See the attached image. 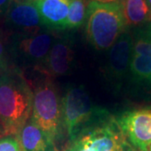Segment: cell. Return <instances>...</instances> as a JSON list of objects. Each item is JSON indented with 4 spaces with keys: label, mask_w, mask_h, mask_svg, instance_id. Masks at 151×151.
Listing matches in <instances>:
<instances>
[{
    "label": "cell",
    "mask_w": 151,
    "mask_h": 151,
    "mask_svg": "<svg viewBox=\"0 0 151 151\" xmlns=\"http://www.w3.org/2000/svg\"><path fill=\"white\" fill-rule=\"evenodd\" d=\"M44 26L50 30H64L70 0H33Z\"/></svg>",
    "instance_id": "7c38bea8"
},
{
    "label": "cell",
    "mask_w": 151,
    "mask_h": 151,
    "mask_svg": "<svg viewBox=\"0 0 151 151\" xmlns=\"http://www.w3.org/2000/svg\"><path fill=\"white\" fill-rule=\"evenodd\" d=\"M33 91L17 70L0 75V125L5 136H18L30 119Z\"/></svg>",
    "instance_id": "6da1fadb"
},
{
    "label": "cell",
    "mask_w": 151,
    "mask_h": 151,
    "mask_svg": "<svg viewBox=\"0 0 151 151\" xmlns=\"http://www.w3.org/2000/svg\"><path fill=\"white\" fill-rule=\"evenodd\" d=\"M9 38L5 36L4 32L0 29V70L3 73L10 70L11 58L9 50Z\"/></svg>",
    "instance_id": "2e32d148"
},
{
    "label": "cell",
    "mask_w": 151,
    "mask_h": 151,
    "mask_svg": "<svg viewBox=\"0 0 151 151\" xmlns=\"http://www.w3.org/2000/svg\"><path fill=\"white\" fill-rule=\"evenodd\" d=\"M150 151H151V147H150Z\"/></svg>",
    "instance_id": "cb8c5ba5"
},
{
    "label": "cell",
    "mask_w": 151,
    "mask_h": 151,
    "mask_svg": "<svg viewBox=\"0 0 151 151\" xmlns=\"http://www.w3.org/2000/svg\"><path fill=\"white\" fill-rule=\"evenodd\" d=\"M32 91L30 119L55 140L61 134L64 124L62 103L52 77L45 75L35 82Z\"/></svg>",
    "instance_id": "3957f363"
},
{
    "label": "cell",
    "mask_w": 151,
    "mask_h": 151,
    "mask_svg": "<svg viewBox=\"0 0 151 151\" xmlns=\"http://www.w3.org/2000/svg\"><path fill=\"white\" fill-rule=\"evenodd\" d=\"M85 22L86 39L97 50H109L127 28L121 4L88 3Z\"/></svg>",
    "instance_id": "7a4b0ae2"
},
{
    "label": "cell",
    "mask_w": 151,
    "mask_h": 151,
    "mask_svg": "<svg viewBox=\"0 0 151 151\" xmlns=\"http://www.w3.org/2000/svg\"><path fill=\"white\" fill-rule=\"evenodd\" d=\"M0 151H23L19 139L13 136L0 139Z\"/></svg>",
    "instance_id": "e0dca14e"
},
{
    "label": "cell",
    "mask_w": 151,
    "mask_h": 151,
    "mask_svg": "<svg viewBox=\"0 0 151 151\" xmlns=\"http://www.w3.org/2000/svg\"><path fill=\"white\" fill-rule=\"evenodd\" d=\"M146 2H147V4H148V5H149L151 10V0H146Z\"/></svg>",
    "instance_id": "ffe728a7"
},
{
    "label": "cell",
    "mask_w": 151,
    "mask_h": 151,
    "mask_svg": "<svg viewBox=\"0 0 151 151\" xmlns=\"http://www.w3.org/2000/svg\"><path fill=\"white\" fill-rule=\"evenodd\" d=\"M74 40L70 35L55 39L42 69L44 75L57 77L67 75L72 68L74 59Z\"/></svg>",
    "instance_id": "30bf717a"
},
{
    "label": "cell",
    "mask_w": 151,
    "mask_h": 151,
    "mask_svg": "<svg viewBox=\"0 0 151 151\" xmlns=\"http://www.w3.org/2000/svg\"><path fill=\"white\" fill-rule=\"evenodd\" d=\"M118 123L135 148L148 151L151 147V108L126 112L120 116Z\"/></svg>",
    "instance_id": "9c48e42d"
},
{
    "label": "cell",
    "mask_w": 151,
    "mask_h": 151,
    "mask_svg": "<svg viewBox=\"0 0 151 151\" xmlns=\"http://www.w3.org/2000/svg\"><path fill=\"white\" fill-rule=\"evenodd\" d=\"M124 135L118 120L104 110L65 151H124Z\"/></svg>",
    "instance_id": "277c9868"
},
{
    "label": "cell",
    "mask_w": 151,
    "mask_h": 151,
    "mask_svg": "<svg viewBox=\"0 0 151 151\" xmlns=\"http://www.w3.org/2000/svg\"><path fill=\"white\" fill-rule=\"evenodd\" d=\"M0 73H3V72H2V70H0Z\"/></svg>",
    "instance_id": "603a6c76"
},
{
    "label": "cell",
    "mask_w": 151,
    "mask_h": 151,
    "mask_svg": "<svg viewBox=\"0 0 151 151\" xmlns=\"http://www.w3.org/2000/svg\"><path fill=\"white\" fill-rule=\"evenodd\" d=\"M4 134H3V129H2V127H1V125H0V137L1 136H3Z\"/></svg>",
    "instance_id": "44dd1931"
},
{
    "label": "cell",
    "mask_w": 151,
    "mask_h": 151,
    "mask_svg": "<svg viewBox=\"0 0 151 151\" xmlns=\"http://www.w3.org/2000/svg\"><path fill=\"white\" fill-rule=\"evenodd\" d=\"M150 22H151V13H150Z\"/></svg>",
    "instance_id": "7402d4cb"
},
{
    "label": "cell",
    "mask_w": 151,
    "mask_h": 151,
    "mask_svg": "<svg viewBox=\"0 0 151 151\" xmlns=\"http://www.w3.org/2000/svg\"><path fill=\"white\" fill-rule=\"evenodd\" d=\"M61 103L63 124L70 140H73L105 110L93 105L85 88L81 86L68 87Z\"/></svg>",
    "instance_id": "8992f818"
},
{
    "label": "cell",
    "mask_w": 151,
    "mask_h": 151,
    "mask_svg": "<svg viewBox=\"0 0 151 151\" xmlns=\"http://www.w3.org/2000/svg\"><path fill=\"white\" fill-rule=\"evenodd\" d=\"M131 35L130 72L136 80L151 83V23L134 28Z\"/></svg>",
    "instance_id": "ba28073f"
},
{
    "label": "cell",
    "mask_w": 151,
    "mask_h": 151,
    "mask_svg": "<svg viewBox=\"0 0 151 151\" xmlns=\"http://www.w3.org/2000/svg\"><path fill=\"white\" fill-rule=\"evenodd\" d=\"M57 35L48 29L31 35H9V50L18 65L40 70Z\"/></svg>",
    "instance_id": "5b68a950"
},
{
    "label": "cell",
    "mask_w": 151,
    "mask_h": 151,
    "mask_svg": "<svg viewBox=\"0 0 151 151\" xmlns=\"http://www.w3.org/2000/svg\"><path fill=\"white\" fill-rule=\"evenodd\" d=\"M126 25L137 28L150 22L151 10L146 0H121Z\"/></svg>",
    "instance_id": "5bb4252c"
},
{
    "label": "cell",
    "mask_w": 151,
    "mask_h": 151,
    "mask_svg": "<svg viewBox=\"0 0 151 151\" xmlns=\"http://www.w3.org/2000/svg\"><path fill=\"white\" fill-rule=\"evenodd\" d=\"M132 35L127 29L109 49L106 74L113 82L119 83L129 69L132 53Z\"/></svg>",
    "instance_id": "8fae6325"
},
{
    "label": "cell",
    "mask_w": 151,
    "mask_h": 151,
    "mask_svg": "<svg viewBox=\"0 0 151 151\" xmlns=\"http://www.w3.org/2000/svg\"><path fill=\"white\" fill-rule=\"evenodd\" d=\"M87 2V0H70L65 29H76L84 24L86 21Z\"/></svg>",
    "instance_id": "9a60e30c"
},
{
    "label": "cell",
    "mask_w": 151,
    "mask_h": 151,
    "mask_svg": "<svg viewBox=\"0 0 151 151\" xmlns=\"http://www.w3.org/2000/svg\"><path fill=\"white\" fill-rule=\"evenodd\" d=\"M13 0H0V16L4 15Z\"/></svg>",
    "instance_id": "ac0fdd59"
},
{
    "label": "cell",
    "mask_w": 151,
    "mask_h": 151,
    "mask_svg": "<svg viewBox=\"0 0 151 151\" xmlns=\"http://www.w3.org/2000/svg\"><path fill=\"white\" fill-rule=\"evenodd\" d=\"M88 3L96 2L98 4H120L121 0H87Z\"/></svg>",
    "instance_id": "d6986e66"
},
{
    "label": "cell",
    "mask_w": 151,
    "mask_h": 151,
    "mask_svg": "<svg viewBox=\"0 0 151 151\" xmlns=\"http://www.w3.org/2000/svg\"><path fill=\"white\" fill-rule=\"evenodd\" d=\"M23 151H56L54 140L29 119L17 136Z\"/></svg>",
    "instance_id": "4fadbf2b"
},
{
    "label": "cell",
    "mask_w": 151,
    "mask_h": 151,
    "mask_svg": "<svg viewBox=\"0 0 151 151\" xmlns=\"http://www.w3.org/2000/svg\"><path fill=\"white\" fill-rule=\"evenodd\" d=\"M4 16L9 35H31L46 29L33 0H13Z\"/></svg>",
    "instance_id": "52a82bcc"
}]
</instances>
